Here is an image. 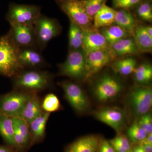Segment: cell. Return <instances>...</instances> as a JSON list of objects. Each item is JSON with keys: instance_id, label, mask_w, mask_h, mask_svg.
<instances>
[{"instance_id": "3", "label": "cell", "mask_w": 152, "mask_h": 152, "mask_svg": "<svg viewBox=\"0 0 152 152\" xmlns=\"http://www.w3.org/2000/svg\"><path fill=\"white\" fill-rule=\"evenodd\" d=\"M86 55L82 49L69 51L66 59L58 65V75L75 80H85Z\"/></svg>"}, {"instance_id": "42", "label": "cell", "mask_w": 152, "mask_h": 152, "mask_svg": "<svg viewBox=\"0 0 152 152\" xmlns=\"http://www.w3.org/2000/svg\"><path fill=\"white\" fill-rule=\"evenodd\" d=\"M127 152H133L132 150H130L129 151H128Z\"/></svg>"}, {"instance_id": "15", "label": "cell", "mask_w": 152, "mask_h": 152, "mask_svg": "<svg viewBox=\"0 0 152 152\" xmlns=\"http://www.w3.org/2000/svg\"><path fill=\"white\" fill-rule=\"evenodd\" d=\"M95 117L99 121L114 129L118 132L124 126L125 116L124 112L119 109L106 108L95 112Z\"/></svg>"}, {"instance_id": "32", "label": "cell", "mask_w": 152, "mask_h": 152, "mask_svg": "<svg viewBox=\"0 0 152 152\" xmlns=\"http://www.w3.org/2000/svg\"><path fill=\"white\" fill-rule=\"evenodd\" d=\"M127 134L131 141L133 142H137L143 140L146 137L148 134L138 123H135L129 128Z\"/></svg>"}, {"instance_id": "7", "label": "cell", "mask_w": 152, "mask_h": 152, "mask_svg": "<svg viewBox=\"0 0 152 152\" xmlns=\"http://www.w3.org/2000/svg\"><path fill=\"white\" fill-rule=\"evenodd\" d=\"M31 93L14 89L0 95V114L12 118L18 117Z\"/></svg>"}, {"instance_id": "27", "label": "cell", "mask_w": 152, "mask_h": 152, "mask_svg": "<svg viewBox=\"0 0 152 152\" xmlns=\"http://www.w3.org/2000/svg\"><path fill=\"white\" fill-rule=\"evenodd\" d=\"M83 39V29L69 20V51L82 49Z\"/></svg>"}, {"instance_id": "14", "label": "cell", "mask_w": 152, "mask_h": 152, "mask_svg": "<svg viewBox=\"0 0 152 152\" xmlns=\"http://www.w3.org/2000/svg\"><path fill=\"white\" fill-rule=\"evenodd\" d=\"M41 51L35 48L19 49L18 58L24 69H39L46 65Z\"/></svg>"}, {"instance_id": "20", "label": "cell", "mask_w": 152, "mask_h": 152, "mask_svg": "<svg viewBox=\"0 0 152 152\" xmlns=\"http://www.w3.org/2000/svg\"><path fill=\"white\" fill-rule=\"evenodd\" d=\"M111 48L116 58L131 56L139 54L132 36L120 40L111 46Z\"/></svg>"}, {"instance_id": "12", "label": "cell", "mask_w": 152, "mask_h": 152, "mask_svg": "<svg viewBox=\"0 0 152 152\" xmlns=\"http://www.w3.org/2000/svg\"><path fill=\"white\" fill-rule=\"evenodd\" d=\"M116 58L112 50L97 51L87 55L85 80L97 74Z\"/></svg>"}, {"instance_id": "28", "label": "cell", "mask_w": 152, "mask_h": 152, "mask_svg": "<svg viewBox=\"0 0 152 152\" xmlns=\"http://www.w3.org/2000/svg\"><path fill=\"white\" fill-rule=\"evenodd\" d=\"M134 77L137 83L145 84L149 83L152 79V67L150 64L144 63L136 68Z\"/></svg>"}, {"instance_id": "11", "label": "cell", "mask_w": 152, "mask_h": 152, "mask_svg": "<svg viewBox=\"0 0 152 152\" xmlns=\"http://www.w3.org/2000/svg\"><path fill=\"white\" fill-rule=\"evenodd\" d=\"M10 26V29L7 34L18 48H35L39 50L34 25H14Z\"/></svg>"}, {"instance_id": "5", "label": "cell", "mask_w": 152, "mask_h": 152, "mask_svg": "<svg viewBox=\"0 0 152 152\" xmlns=\"http://www.w3.org/2000/svg\"><path fill=\"white\" fill-rule=\"evenodd\" d=\"M41 14L39 6L12 3L9 5L6 17L10 26L34 25Z\"/></svg>"}, {"instance_id": "36", "label": "cell", "mask_w": 152, "mask_h": 152, "mask_svg": "<svg viewBox=\"0 0 152 152\" xmlns=\"http://www.w3.org/2000/svg\"><path fill=\"white\" fill-rule=\"evenodd\" d=\"M99 152H115L113 148L110 143L106 140L101 142Z\"/></svg>"}, {"instance_id": "19", "label": "cell", "mask_w": 152, "mask_h": 152, "mask_svg": "<svg viewBox=\"0 0 152 152\" xmlns=\"http://www.w3.org/2000/svg\"><path fill=\"white\" fill-rule=\"evenodd\" d=\"M50 114L44 112L40 115L33 120L29 124L31 136L30 146L42 142L45 138L46 128Z\"/></svg>"}, {"instance_id": "34", "label": "cell", "mask_w": 152, "mask_h": 152, "mask_svg": "<svg viewBox=\"0 0 152 152\" xmlns=\"http://www.w3.org/2000/svg\"><path fill=\"white\" fill-rule=\"evenodd\" d=\"M144 0H112L113 8L118 10H129L135 8Z\"/></svg>"}, {"instance_id": "39", "label": "cell", "mask_w": 152, "mask_h": 152, "mask_svg": "<svg viewBox=\"0 0 152 152\" xmlns=\"http://www.w3.org/2000/svg\"><path fill=\"white\" fill-rule=\"evenodd\" d=\"M143 140L145 142H147L148 143L152 145V133L151 134H148L146 137Z\"/></svg>"}, {"instance_id": "2", "label": "cell", "mask_w": 152, "mask_h": 152, "mask_svg": "<svg viewBox=\"0 0 152 152\" xmlns=\"http://www.w3.org/2000/svg\"><path fill=\"white\" fill-rule=\"evenodd\" d=\"M18 50L7 34L0 38V75L12 78L24 69L18 58Z\"/></svg>"}, {"instance_id": "29", "label": "cell", "mask_w": 152, "mask_h": 152, "mask_svg": "<svg viewBox=\"0 0 152 152\" xmlns=\"http://www.w3.org/2000/svg\"><path fill=\"white\" fill-rule=\"evenodd\" d=\"M41 106L43 112L54 113L58 111L61 108V104L58 97L53 93H49L41 101Z\"/></svg>"}, {"instance_id": "37", "label": "cell", "mask_w": 152, "mask_h": 152, "mask_svg": "<svg viewBox=\"0 0 152 152\" xmlns=\"http://www.w3.org/2000/svg\"><path fill=\"white\" fill-rule=\"evenodd\" d=\"M18 151L15 147L8 145L0 146V152H16Z\"/></svg>"}, {"instance_id": "18", "label": "cell", "mask_w": 152, "mask_h": 152, "mask_svg": "<svg viewBox=\"0 0 152 152\" xmlns=\"http://www.w3.org/2000/svg\"><path fill=\"white\" fill-rule=\"evenodd\" d=\"M37 93L32 92L19 115L28 124L43 113Z\"/></svg>"}, {"instance_id": "43", "label": "cell", "mask_w": 152, "mask_h": 152, "mask_svg": "<svg viewBox=\"0 0 152 152\" xmlns=\"http://www.w3.org/2000/svg\"><path fill=\"white\" fill-rule=\"evenodd\" d=\"M16 152H21V151H17Z\"/></svg>"}, {"instance_id": "24", "label": "cell", "mask_w": 152, "mask_h": 152, "mask_svg": "<svg viewBox=\"0 0 152 152\" xmlns=\"http://www.w3.org/2000/svg\"><path fill=\"white\" fill-rule=\"evenodd\" d=\"M0 135L7 145L17 149L14 138L13 122L12 117L0 114Z\"/></svg>"}, {"instance_id": "41", "label": "cell", "mask_w": 152, "mask_h": 152, "mask_svg": "<svg viewBox=\"0 0 152 152\" xmlns=\"http://www.w3.org/2000/svg\"><path fill=\"white\" fill-rule=\"evenodd\" d=\"M133 152H145L144 150L143 147L142 145L137 147L134 151H132Z\"/></svg>"}, {"instance_id": "13", "label": "cell", "mask_w": 152, "mask_h": 152, "mask_svg": "<svg viewBox=\"0 0 152 152\" xmlns=\"http://www.w3.org/2000/svg\"><path fill=\"white\" fill-rule=\"evenodd\" d=\"M83 30V39L82 49L86 56L90 53L100 50H111L110 46L99 29L94 26L89 29Z\"/></svg>"}, {"instance_id": "17", "label": "cell", "mask_w": 152, "mask_h": 152, "mask_svg": "<svg viewBox=\"0 0 152 152\" xmlns=\"http://www.w3.org/2000/svg\"><path fill=\"white\" fill-rule=\"evenodd\" d=\"M12 118L14 127V138L16 147L19 151H23L30 146V136L29 125L19 117Z\"/></svg>"}, {"instance_id": "22", "label": "cell", "mask_w": 152, "mask_h": 152, "mask_svg": "<svg viewBox=\"0 0 152 152\" xmlns=\"http://www.w3.org/2000/svg\"><path fill=\"white\" fill-rule=\"evenodd\" d=\"M132 37L134 40L139 53H151L152 37L147 33L145 26L138 25Z\"/></svg>"}, {"instance_id": "1", "label": "cell", "mask_w": 152, "mask_h": 152, "mask_svg": "<svg viewBox=\"0 0 152 152\" xmlns=\"http://www.w3.org/2000/svg\"><path fill=\"white\" fill-rule=\"evenodd\" d=\"M14 89L37 93L52 86L53 76L48 71L24 69L12 78Z\"/></svg>"}, {"instance_id": "8", "label": "cell", "mask_w": 152, "mask_h": 152, "mask_svg": "<svg viewBox=\"0 0 152 152\" xmlns=\"http://www.w3.org/2000/svg\"><path fill=\"white\" fill-rule=\"evenodd\" d=\"M56 4L69 19L83 29L94 27L93 21L87 15L80 0H55Z\"/></svg>"}, {"instance_id": "33", "label": "cell", "mask_w": 152, "mask_h": 152, "mask_svg": "<svg viewBox=\"0 0 152 152\" xmlns=\"http://www.w3.org/2000/svg\"><path fill=\"white\" fill-rule=\"evenodd\" d=\"M115 152H127L131 150L129 140L124 135L118 136L110 142Z\"/></svg>"}, {"instance_id": "30", "label": "cell", "mask_w": 152, "mask_h": 152, "mask_svg": "<svg viewBox=\"0 0 152 152\" xmlns=\"http://www.w3.org/2000/svg\"><path fill=\"white\" fill-rule=\"evenodd\" d=\"M85 11L89 17L93 18L107 0H80Z\"/></svg>"}, {"instance_id": "35", "label": "cell", "mask_w": 152, "mask_h": 152, "mask_svg": "<svg viewBox=\"0 0 152 152\" xmlns=\"http://www.w3.org/2000/svg\"><path fill=\"white\" fill-rule=\"evenodd\" d=\"M138 124L148 134L152 133V118L151 114L147 113L142 115Z\"/></svg>"}, {"instance_id": "38", "label": "cell", "mask_w": 152, "mask_h": 152, "mask_svg": "<svg viewBox=\"0 0 152 152\" xmlns=\"http://www.w3.org/2000/svg\"><path fill=\"white\" fill-rule=\"evenodd\" d=\"M141 142L142 143L141 145L143 147L145 152H152V145L148 143L144 140H142Z\"/></svg>"}, {"instance_id": "21", "label": "cell", "mask_w": 152, "mask_h": 152, "mask_svg": "<svg viewBox=\"0 0 152 152\" xmlns=\"http://www.w3.org/2000/svg\"><path fill=\"white\" fill-rule=\"evenodd\" d=\"M116 12V10L104 4L94 17V27L99 29L114 24Z\"/></svg>"}, {"instance_id": "25", "label": "cell", "mask_w": 152, "mask_h": 152, "mask_svg": "<svg viewBox=\"0 0 152 152\" xmlns=\"http://www.w3.org/2000/svg\"><path fill=\"white\" fill-rule=\"evenodd\" d=\"M99 31L110 46L120 40L131 36L122 28L115 24L107 27L99 29Z\"/></svg>"}, {"instance_id": "40", "label": "cell", "mask_w": 152, "mask_h": 152, "mask_svg": "<svg viewBox=\"0 0 152 152\" xmlns=\"http://www.w3.org/2000/svg\"><path fill=\"white\" fill-rule=\"evenodd\" d=\"M145 29L149 35L152 37V27L151 26H145Z\"/></svg>"}, {"instance_id": "10", "label": "cell", "mask_w": 152, "mask_h": 152, "mask_svg": "<svg viewBox=\"0 0 152 152\" xmlns=\"http://www.w3.org/2000/svg\"><path fill=\"white\" fill-rule=\"evenodd\" d=\"M64 93L66 99L78 114H83L89 108L88 99L84 91L75 82L64 81L59 83Z\"/></svg>"}, {"instance_id": "4", "label": "cell", "mask_w": 152, "mask_h": 152, "mask_svg": "<svg viewBox=\"0 0 152 152\" xmlns=\"http://www.w3.org/2000/svg\"><path fill=\"white\" fill-rule=\"evenodd\" d=\"M38 48L43 50L48 44L59 35L62 27L58 21L41 14L34 25Z\"/></svg>"}, {"instance_id": "9", "label": "cell", "mask_w": 152, "mask_h": 152, "mask_svg": "<svg viewBox=\"0 0 152 152\" xmlns=\"http://www.w3.org/2000/svg\"><path fill=\"white\" fill-rule=\"evenodd\" d=\"M128 102L137 115L148 113L152 104L151 88L140 85L133 87L128 95Z\"/></svg>"}, {"instance_id": "6", "label": "cell", "mask_w": 152, "mask_h": 152, "mask_svg": "<svg viewBox=\"0 0 152 152\" xmlns=\"http://www.w3.org/2000/svg\"><path fill=\"white\" fill-rule=\"evenodd\" d=\"M122 84L116 77L105 74L98 79L94 87V96L100 102H106L117 98L123 89Z\"/></svg>"}, {"instance_id": "31", "label": "cell", "mask_w": 152, "mask_h": 152, "mask_svg": "<svg viewBox=\"0 0 152 152\" xmlns=\"http://www.w3.org/2000/svg\"><path fill=\"white\" fill-rule=\"evenodd\" d=\"M136 8V13L140 19L149 23L152 21L151 0H144Z\"/></svg>"}, {"instance_id": "23", "label": "cell", "mask_w": 152, "mask_h": 152, "mask_svg": "<svg viewBox=\"0 0 152 152\" xmlns=\"http://www.w3.org/2000/svg\"><path fill=\"white\" fill-rule=\"evenodd\" d=\"M138 22L130 10H117L115 17V24L119 26L132 36Z\"/></svg>"}, {"instance_id": "16", "label": "cell", "mask_w": 152, "mask_h": 152, "mask_svg": "<svg viewBox=\"0 0 152 152\" xmlns=\"http://www.w3.org/2000/svg\"><path fill=\"white\" fill-rule=\"evenodd\" d=\"M102 141L94 135L81 137L70 144L65 152H99Z\"/></svg>"}, {"instance_id": "26", "label": "cell", "mask_w": 152, "mask_h": 152, "mask_svg": "<svg viewBox=\"0 0 152 152\" xmlns=\"http://www.w3.org/2000/svg\"><path fill=\"white\" fill-rule=\"evenodd\" d=\"M112 68L115 72L123 76H128L134 72L137 68V61L132 56L123 57L114 61Z\"/></svg>"}]
</instances>
